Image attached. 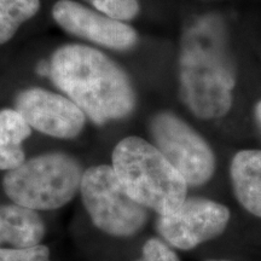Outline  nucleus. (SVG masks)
I'll return each mask as SVG.
<instances>
[{
  "label": "nucleus",
  "instance_id": "nucleus-1",
  "mask_svg": "<svg viewBox=\"0 0 261 261\" xmlns=\"http://www.w3.org/2000/svg\"><path fill=\"white\" fill-rule=\"evenodd\" d=\"M236 80V62L223 19L213 14L192 19L182 32L179 51L182 103L200 119H220L232 107Z\"/></svg>",
  "mask_w": 261,
  "mask_h": 261
},
{
  "label": "nucleus",
  "instance_id": "nucleus-2",
  "mask_svg": "<svg viewBox=\"0 0 261 261\" xmlns=\"http://www.w3.org/2000/svg\"><path fill=\"white\" fill-rule=\"evenodd\" d=\"M54 84L97 125L125 119L136 108V92L125 70L97 48L58 47L50 60Z\"/></svg>",
  "mask_w": 261,
  "mask_h": 261
},
{
  "label": "nucleus",
  "instance_id": "nucleus-3",
  "mask_svg": "<svg viewBox=\"0 0 261 261\" xmlns=\"http://www.w3.org/2000/svg\"><path fill=\"white\" fill-rule=\"evenodd\" d=\"M112 162L130 197L159 215L173 213L187 200V181L148 140L135 136L120 140Z\"/></svg>",
  "mask_w": 261,
  "mask_h": 261
},
{
  "label": "nucleus",
  "instance_id": "nucleus-4",
  "mask_svg": "<svg viewBox=\"0 0 261 261\" xmlns=\"http://www.w3.org/2000/svg\"><path fill=\"white\" fill-rule=\"evenodd\" d=\"M83 168L73 156L47 152L25 160L5 173L3 189L15 204L32 211H54L80 191Z\"/></svg>",
  "mask_w": 261,
  "mask_h": 261
},
{
  "label": "nucleus",
  "instance_id": "nucleus-5",
  "mask_svg": "<svg viewBox=\"0 0 261 261\" xmlns=\"http://www.w3.org/2000/svg\"><path fill=\"white\" fill-rule=\"evenodd\" d=\"M80 194L94 226L114 237H132L145 226L148 208L128 195L112 166L87 168Z\"/></svg>",
  "mask_w": 261,
  "mask_h": 261
},
{
  "label": "nucleus",
  "instance_id": "nucleus-6",
  "mask_svg": "<svg viewBox=\"0 0 261 261\" xmlns=\"http://www.w3.org/2000/svg\"><path fill=\"white\" fill-rule=\"evenodd\" d=\"M154 145L179 172L188 187H201L215 172V156L197 130L171 112L158 113L150 121Z\"/></svg>",
  "mask_w": 261,
  "mask_h": 261
},
{
  "label": "nucleus",
  "instance_id": "nucleus-7",
  "mask_svg": "<svg viewBox=\"0 0 261 261\" xmlns=\"http://www.w3.org/2000/svg\"><path fill=\"white\" fill-rule=\"evenodd\" d=\"M230 217L228 208L219 202L190 197L173 213L159 215L156 230L169 246L190 250L220 236Z\"/></svg>",
  "mask_w": 261,
  "mask_h": 261
},
{
  "label": "nucleus",
  "instance_id": "nucleus-8",
  "mask_svg": "<svg viewBox=\"0 0 261 261\" xmlns=\"http://www.w3.org/2000/svg\"><path fill=\"white\" fill-rule=\"evenodd\" d=\"M15 109L23 115L32 128L60 139H73L85 127L86 115L67 96L32 87L21 91Z\"/></svg>",
  "mask_w": 261,
  "mask_h": 261
},
{
  "label": "nucleus",
  "instance_id": "nucleus-9",
  "mask_svg": "<svg viewBox=\"0 0 261 261\" xmlns=\"http://www.w3.org/2000/svg\"><path fill=\"white\" fill-rule=\"evenodd\" d=\"M51 12L54 21L63 31L110 50L128 51L138 41V34L129 24L74 0H58Z\"/></svg>",
  "mask_w": 261,
  "mask_h": 261
},
{
  "label": "nucleus",
  "instance_id": "nucleus-10",
  "mask_svg": "<svg viewBox=\"0 0 261 261\" xmlns=\"http://www.w3.org/2000/svg\"><path fill=\"white\" fill-rule=\"evenodd\" d=\"M230 177L237 201L250 214L261 218V150H241L233 156Z\"/></svg>",
  "mask_w": 261,
  "mask_h": 261
},
{
  "label": "nucleus",
  "instance_id": "nucleus-11",
  "mask_svg": "<svg viewBox=\"0 0 261 261\" xmlns=\"http://www.w3.org/2000/svg\"><path fill=\"white\" fill-rule=\"evenodd\" d=\"M45 224L35 211L11 203L0 205V246L28 248L41 244Z\"/></svg>",
  "mask_w": 261,
  "mask_h": 261
},
{
  "label": "nucleus",
  "instance_id": "nucleus-12",
  "mask_svg": "<svg viewBox=\"0 0 261 261\" xmlns=\"http://www.w3.org/2000/svg\"><path fill=\"white\" fill-rule=\"evenodd\" d=\"M32 135V127L16 109L0 110V169L12 171L25 161L22 143Z\"/></svg>",
  "mask_w": 261,
  "mask_h": 261
},
{
  "label": "nucleus",
  "instance_id": "nucleus-13",
  "mask_svg": "<svg viewBox=\"0 0 261 261\" xmlns=\"http://www.w3.org/2000/svg\"><path fill=\"white\" fill-rule=\"evenodd\" d=\"M40 0H0V45L11 40L22 23L34 17Z\"/></svg>",
  "mask_w": 261,
  "mask_h": 261
},
{
  "label": "nucleus",
  "instance_id": "nucleus-14",
  "mask_svg": "<svg viewBox=\"0 0 261 261\" xmlns=\"http://www.w3.org/2000/svg\"><path fill=\"white\" fill-rule=\"evenodd\" d=\"M100 14L117 21H132L139 14V0H86Z\"/></svg>",
  "mask_w": 261,
  "mask_h": 261
},
{
  "label": "nucleus",
  "instance_id": "nucleus-15",
  "mask_svg": "<svg viewBox=\"0 0 261 261\" xmlns=\"http://www.w3.org/2000/svg\"><path fill=\"white\" fill-rule=\"evenodd\" d=\"M0 261H52L44 244L28 248H0Z\"/></svg>",
  "mask_w": 261,
  "mask_h": 261
},
{
  "label": "nucleus",
  "instance_id": "nucleus-16",
  "mask_svg": "<svg viewBox=\"0 0 261 261\" xmlns=\"http://www.w3.org/2000/svg\"><path fill=\"white\" fill-rule=\"evenodd\" d=\"M136 261H180L177 253L159 238H149L142 248V255Z\"/></svg>",
  "mask_w": 261,
  "mask_h": 261
},
{
  "label": "nucleus",
  "instance_id": "nucleus-17",
  "mask_svg": "<svg viewBox=\"0 0 261 261\" xmlns=\"http://www.w3.org/2000/svg\"><path fill=\"white\" fill-rule=\"evenodd\" d=\"M37 71L39 75H47V76H50V62H46V61H41L39 62V64L37 65Z\"/></svg>",
  "mask_w": 261,
  "mask_h": 261
},
{
  "label": "nucleus",
  "instance_id": "nucleus-18",
  "mask_svg": "<svg viewBox=\"0 0 261 261\" xmlns=\"http://www.w3.org/2000/svg\"><path fill=\"white\" fill-rule=\"evenodd\" d=\"M254 115H255V120L257 122V126H259L260 129H261V99L256 103L255 109H254Z\"/></svg>",
  "mask_w": 261,
  "mask_h": 261
},
{
  "label": "nucleus",
  "instance_id": "nucleus-19",
  "mask_svg": "<svg viewBox=\"0 0 261 261\" xmlns=\"http://www.w3.org/2000/svg\"><path fill=\"white\" fill-rule=\"evenodd\" d=\"M212 261H217V260H212ZM219 261H225V260H219Z\"/></svg>",
  "mask_w": 261,
  "mask_h": 261
}]
</instances>
